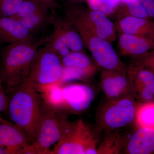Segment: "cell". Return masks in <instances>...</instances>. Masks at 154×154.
I'll list each match as a JSON object with an SVG mask.
<instances>
[{
	"label": "cell",
	"instance_id": "6da1fadb",
	"mask_svg": "<svg viewBox=\"0 0 154 154\" xmlns=\"http://www.w3.org/2000/svg\"><path fill=\"white\" fill-rule=\"evenodd\" d=\"M45 41L44 38L39 41L15 42L3 50L0 59V73L7 94L28 78L38 46Z\"/></svg>",
	"mask_w": 154,
	"mask_h": 154
},
{
	"label": "cell",
	"instance_id": "7a4b0ae2",
	"mask_svg": "<svg viewBox=\"0 0 154 154\" xmlns=\"http://www.w3.org/2000/svg\"><path fill=\"white\" fill-rule=\"evenodd\" d=\"M8 95V103L6 112L11 121L20 126L33 143L42 110L43 100L41 94L22 84Z\"/></svg>",
	"mask_w": 154,
	"mask_h": 154
},
{
	"label": "cell",
	"instance_id": "3957f363",
	"mask_svg": "<svg viewBox=\"0 0 154 154\" xmlns=\"http://www.w3.org/2000/svg\"><path fill=\"white\" fill-rule=\"evenodd\" d=\"M63 69L61 60L49 47L38 49L33 60L30 73L22 84L35 89L61 83Z\"/></svg>",
	"mask_w": 154,
	"mask_h": 154
},
{
	"label": "cell",
	"instance_id": "277c9868",
	"mask_svg": "<svg viewBox=\"0 0 154 154\" xmlns=\"http://www.w3.org/2000/svg\"><path fill=\"white\" fill-rule=\"evenodd\" d=\"M69 122L61 111L43 101L41 116L32 146L36 154H50V147L60 138Z\"/></svg>",
	"mask_w": 154,
	"mask_h": 154
},
{
	"label": "cell",
	"instance_id": "5b68a950",
	"mask_svg": "<svg viewBox=\"0 0 154 154\" xmlns=\"http://www.w3.org/2000/svg\"><path fill=\"white\" fill-rule=\"evenodd\" d=\"M97 140L83 121L69 122L50 154H97Z\"/></svg>",
	"mask_w": 154,
	"mask_h": 154
},
{
	"label": "cell",
	"instance_id": "8992f818",
	"mask_svg": "<svg viewBox=\"0 0 154 154\" xmlns=\"http://www.w3.org/2000/svg\"><path fill=\"white\" fill-rule=\"evenodd\" d=\"M66 17L75 26L85 28L94 35L111 43L116 38V29L107 15L100 11L85 10L79 5L65 9Z\"/></svg>",
	"mask_w": 154,
	"mask_h": 154
},
{
	"label": "cell",
	"instance_id": "52a82bcc",
	"mask_svg": "<svg viewBox=\"0 0 154 154\" xmlns=\"http://www.w3.org/2000/svg\"><path fill=\"white\" fill-rule=\"evenodd\" d=\"M135 103L131 94L109 100L98 115L100 128L107 131L121 128L132 122L136 112Z\"/></svg>",
	"mask_w": 154,
	"mask_h": 154
},
{
	"label": "cell",
	"instance_id": "ba28073f",
	"mask_svg": "<svg viewBox=\"0 0 154 154\" xmlns=\"http://www.w3.org/2000/svg\"><path fill=\"white\" fill-rule=\"evenodd\" d=\"M85 45L97 63L104 69L125 72L124 64L119 59L110 42L99 38L82 27H76Z\"/></svg>",
	"mask_w": 154,
	"mask_h": 154
},
{
	"label": "cell",
	"instance_id": "9c48e42d",
	"mask_svg": "<svg viewBox=\"0 0 154 154\" xmlns=\"http://www.w3.org/2000/svg\"><path fill=\"white\" fill-rule=\"evenodd\" d=\"M50 23L53 26L50 38L62 42L72 52L84 51V42L74 25L66 17H61L54 10L50 13Z\"/></svg>",
	"mask_w": 154,
	"mask_h": 154
},
{
	"label": "cell",
	"instance_id": "30bf717a",
	"mask_svg": "<svg viewBox=\"0 0 154 154\" xmlns=\"http://www.w3.org/2000/svg\"><path fill=\"white\" fill-rule=\"evenodd\" d=\"M32 143L20 126L0 115V144L7 149L8 154H19L23 148Z\"/></svg>",
	"mask_w": 154,
	"mask_h": 154
},
{
	"label": "cell",
	"instance_id": "8fae6325",
	"mask_svg": "<svg viewBox=\"0 0 154 154\" xmlns=\"http://www.w3.org/2000/svg\"><path fill=\"white\" fill-rule=\"evenodd\" d=\"M63 94L64 109H69L75 113L85 110L93 102L95 96L94 90L91 87L79 84L65 85L63 84Z\"/></svg>",
	"mask_w": 154,
	"mask_h": 154
},
{
	"label": "cell",
	"instance_id": "7c38bea8",
	"mask_svg": "<svg viewBox=\"0 0 154 154\" xmlns=\"http://www.w3.org/2000/svg\"><path fill=\"white\" fill-rule=\"evenodd\" d=\"M128 78L132 93L142 101L152 102L154 99V72L139 65L128 70Z\"/></svg>",
	"mask_w": 154,
	"mask_h": 154
},
{
	"label": "cell",
	"instance_id": "4fadbf2b",
	"mask_svg": "<svg viewBox=\"0 0 154 154\" xmlns=\"http://www.w3.org/2000/svg\"><path fill=\"white\" fill-rule=\"evenodd\" d=\"M101 86L109 100L117 99L131 94V84L125 72L104 69L101 76Z\"/></svg>",
	"mask_w": 154,
	"mask_h": 154
},
{
	"label": "cell",
	"instance_id": "5bb4252c",
	"mask_svg": "<svg viewBox=\"0 0 154 154\" xmlns=\"http://www.w3.org/2000/svg\"><path fill=\"white\" fill-rule=\"evenodd\" d=\"M61 62L70 80L89 76L93 75L96 69L89 57L81 51L70 53L61 59Z\"/></svg>",
	"mask_w": 154,
	"mask_h": 154
},
{
	"label": "cell",
	"instance_id": "9a60e30c",
	"mask_svg": "<svg viewBox=\"0 0 154 154\" xmlns=\"http://www.w3.org/2000/svg\"><path fill=\"white\" fill-rule=\"evenodd\" d=\"M36 41L19 20L13 17L0 16V43L9 44L20 42Z\"/></svg>",
	"mask_w": 154,
	"mask_h": 154
},
{
	"label": "cell",
	"instance_id": "2e32d148",
	"mask_svg": "<svg viewBox=\"0 0 154 154\" xmlns=\"http://www.w3.org/2000/svg\"><path fill=\"white\" fill-rule=\"evenodd\" d=\"M118 46L123 55L140 56L154 49V38L121 33Z\"/></svg>",
	"mask_w": 154,
	"mask_h": 154
},
{
	"label": "cell",
	"instance_id": "e0dca14e",
	"mask_svg": "<svg viewBox=\"0 0 154 154\" xmlns=\"http://www.w3.org/2000/svg\"><path fill=\"white\" fill-rule=\"evenodd\" d=\"M154 152V128H140L133 134L125 148L126 153L149 154Z\"/></svg>",
	"mask_w": 154,
	"mask_h": 154
},
{
	"label": "cell",
	"instance_id": "ac0fdd59",
	"mask_svg": "<svg viewBox=\"0 0 154 154\" xmlns=\"http://www.w3.org/2000/svg\"><path fill=\"white\" fill-rule=\"evenodd\" d=\"M117 28L120 33L154 38V21L151 19L127 15L120 19Z\"/></svg>",
	"mask_w": 154,
	"mask_h": 154
},
{
	"label": "cell",
	"instance_id": "d6986e66",
	"mask_svg": "<svg viewBox=\"0 0 154 154\" xmlns=\"http://www.w3.org/2000/svg\"><path fill=\"white\" fill-rule=\"evenodd\" d=\"M63 84L60 83L53 84L42 88L38 91L45 102L60 111L63 110L64 106Z\"/></svg>",
	"mask_w": 154,
	"mask_h": 154
},
{
	"label": "cell",
	"instance_id": "ffe728a7",
	"mask_svg": "<svg viewBox=\"0 0 154 154\" xmlns=\"http://www.w3.org/2000/svg\"><path fill=\"white\" fill-rule=\"evenodd\" d=\"M49 19V10L44 9L18 20L33 34L43 29Z\"/></svg>",
	"mask_w": 154,
	"mask_h": 154
},
{
	"label": "cell",
	"instance_id": "44dd1931",
	"mask_svg": "<svg viewBox=\"0 0 154 154\" xmlns=\"http://www.w3.org/2000/svg\"><path fill=\"white\" fill-rule=\"evenodd\" d=\"M124 142V139L120 134H109L97 148V154L120 153L123 147Z\"/></svg>",
	"mask_w": 154,
	"mask_h": 154
},
{
	"label": "cell",
	"instance_id": "7402d4cb",
	"mask_svg": "<svg viewBox=\"0 0 154 154\" xmlns=\"http://www.w3.org/2000/svg\"><path fill=\"white\" fill-rule=\"evenodd\" d=\"M137 123L140 128H154V102H145L137 109Z\"/></svg>",
	"mask_w": 154,
	"mask_h": 154
},
{
	"label": "cell",
	"instance_id": "603a6c76",
	"mask_svg": "<svg viewBox=\"0 0 154 154\" xmlns=\"http://www.w3.org/2000/svg\"><path fill=\"white\" fill-rule=\"evenodd\" d=\"M44 9H47L36 0H25L17 14L11 17L19 20Z\"/></svg>",
	"mask_w": 154,
	"mask_h": 154
},
{
	"label": "cell",
	"instance_id": "cb8c5ba5",
	"mask_svg": "<svg viewBox=\"0 0 154 154\" xmlns=\"http://www.w3.org/2000/svg\"><path fill=\"white\" fill-rule=\"evenodd\" d=\"M25 0H0V16L12 17L16 15Z\"/></svg>",
	"mask_w": 154,
	"mask_h": 154
},
{
	"label": "cell",
	"instance_id": "d4e9b609",
	"mask_svg": "<svg viewBox=\"0 0 154 154\" xmlns=\"http://www.w3.org/2000/svg\"><path fill=\"white\" fill-rule=\"evenodd\" d=\"M86 1L89 9L100 11L106 15L111 14L117 7L105 0H86Z\"/></svg>",
	"mask_w": 154,
	"mask_h": 154
},
{
	"label": "cell",
	"instance_id": "484cf974",
	"mask_svg": "<svg viewBox=\"0 0 154 154\" xmlns=\"http://www.w3.org/2000/svg\"><path fill=\"white\" fill-rule=\"evenodd\" d=\"M8 103V96L0 73V114L6 112Z\"/></svg>",
	"mask_w": 154,
	"mask_h": 154
},
{
	"label": "cell",
	"instance_id": "4316f807",
	"mask_svg": "<svg viewBox=\"0 0 154 154\" xmlns=\"http://www.w3.org/2000/svg\"><path fill=\"white\" fill-rule=\"evenodd\" d=\"M142 56L139 65L152 71L154 72V49Z\"/></svg>",
	"mask_w": 154,
	"mask_h": 154
},
{
	"label": "cell",
	"instance_id": "83f0119b",
	"mask_svg": "<svg viewBox=\"0 0 154 154\" xmlns=\"http://www.w3.org/2000/svg\"><path fill=\"white\" fill-rule=\"evenodd\" d=\"M145 9L149 18L154 19V0H138Z\"/></svg>",
	"mask_w": 154,
	"mask_h": 154
},
{
	"label": "cell",
	"instance_id": "f1b7e54d",
	"mask_svg": "<svg viewBox=\"0 0 154 154\" xmlns=\"http://www.w3.org/2000/svg\"><path fill=\"white\" fill-rule=\"evenodd\" d=\"M40 3L43 7L49 11L54 10L58 8L57 0H41Z\"/></svg>",
	"mask_w": 154,
	"mask_h": 154
},
{
	"label": "cell",
	"instance_id": "f546056e",
	"mask_svg": "<svg viewBox=\"0 0 154 154\" xmlns=\"http://www.w3.org/2000/svg\"><path fill=\"white\" fill-rule=\"evenodd\" d=\"M108 2L111 3L114 5L118 7L120 3V0H105Z\"/></svg>",
	"mask_w": 154,
	"mask_h": 154
},
{
	"label": "cell",
	"instance_id": "4dcf8cb0",
	"mask_svg": "<svg viewBox=\"0 0 154 154\" xmlns=\"http://www.w3.org/2000/svg\"><path fill=\"white\" fill-rule=\"evenodd\" d=\"M0 154H8V151L5 148L0 144Z\"/></svg>",
	"mask_w": 154,
	"mask_h": 154
},
{
	"label": "cell",
	"instance_id": "1f68e13d",
	"mask_svg": "<svg viewBox=\"0 0 154 154\" xmlns=\"http://www.w3.org/2000/svg\"><path fill=\"white\" fill-rule=\"evenodd\" d=\"M67 1H71V2H79V1H82L83 0H67Z\"/></svg>",
	"mask_w": 154,
	"mask_h": 154
},
{
	"label": "cell",
	"instance_id": "d6a6232c",
	"mask_svg": "<svg viewBox=\"0 0 154 154\" xmlns=\"http://www.w3.org/2000/svg\"><path fill=\"white\" fill-rule=\"evenodd\" d=\"M36 1H38V2H39L40 3V1H41V0H36ZM40 4H41V3H40Z\"/></svg>",
	"mask_w": 154,
	"mask_h": 154
}]
</instances>
